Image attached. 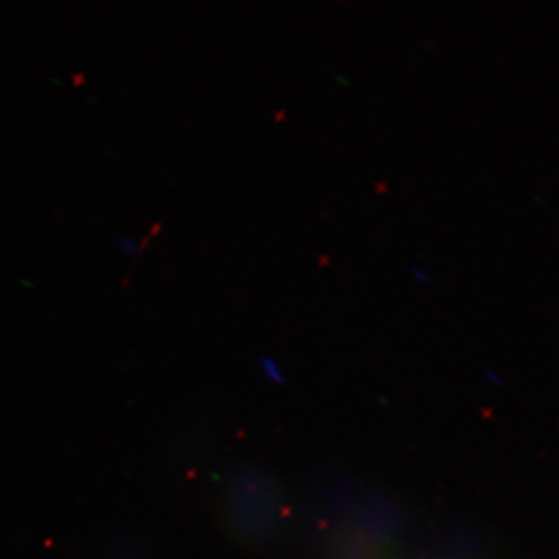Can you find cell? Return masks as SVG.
Listing matches in <instances>:
<instances>
[{"label": "cell", "mask_w": 559, "mask_h": 559, "mask_svg": "<svg viewBox=\"0 0 559 559\" xmlns=\"http://www.w3.org/2000/svg\"><path fill=\"white\" fill-rule=\"evenodd\" d=\"M117 248H119L124 255L135 257L142 252L143 245L139 238L121 237L119 241H117Z\"/></svg>", "instance_id": "cell-1"}, {"label": "cell", "mask_w": 559, "mask_h": 559, "mask_svg": "<svg viewBox=\"0 0 559 559\" xmlns=\"http://www.w3.org/2000/svg\"><path fill=\"white\" fill-rule=\"evenodd\" d=\"M412 274L414 277L418 280V282L426 283V285L433 286L432 280L429 278L428 272L425 270H419L417 266L411 267Z\"/></svg>", "instance_id": "cell-2"}]
</instances>
